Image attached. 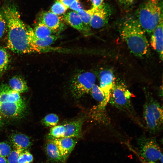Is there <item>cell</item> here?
Instances as JSON below:
<instances>
[{
  "label": "cell",
  "mask_w": 163,
  "mask_h": 163,
  "mask_svg": "<svg viewBox=\"0 0 163 163\" xmlns=\"http://www.w3.org/2000/svg\"><path fill=\"white\" fill-rule=\"evenodd\" d=\"M33 30L35 36L40 39L47 38L54 35L56 32L40 22H39Z\"/></svg>",
  "instance_id": "22"
},
{
  "label": "cell",
  "mask_w": 163,
  "mask_h": 163,
  "mask_svg": "<svg viewBox=\"0 0 163 163\" xmlns=\"http://www.w3.org/2000/svg\"><path fill=\"white\" fill-rule=\"evenodd\" d=\"M39 20V22L44 24L56 32L61 26L59 17L50 11L43 12L40 16Z\"/></svg>",
  "instance_id": "16"
},
{
  "label": "cell",
  "mask_w": 163,
  "mask_h": 163,
  "mask_svg": "<svg viewBox=\"0 0 163 163\" xmlns=\"http://www.w3.org/2000/svg\"><path fill=\"white\" fill-rule=\"evenodd\" d=\"M26 103L19 93L6 84L0 85V121L23 115Z\"/></svg>",
  "instance_id": "4"
},
{
  "label": "cell",
  "mask_w": 163,
  "mask_h": 163,
  "mask_svg": "<svg viewBox=\"0 0 163 163\" xmlns=\"http://www.w3.org/2000/svg\"><path fill=\"white\" fill-rule=\"evenodd\" d=\"M68 8L58 0L52 5L50 11L59 16L64 14Z\"/></svg>",
  "instance_id": "27"
},
{
  "label": "cell",
  "mask_w": 163,
  "mask_h": 163,
  "mask_svg": "<svg viewBox=\"0 0 163 163\" xmlns=\"http://www.w3.org/2000/svg\"><path fill=\"white\" fill-rule=\"evenodd\" d=\"M145 98L149 101L152 110L158 124L162 127L163 109L159 103L151 94L146 90H144Z\"/></svg>",
  "instance_id": "19"
},
{
  "label": "cell",
  "mask_w": 163,
  "mask_h": 163,
  "mask_svg": "<svg viewBox=\"0 0 163 163\" xmlns=\"http://www.w3.org/2000/svg\"><path fill=\"white\" fill-rule=\"evenodd\" d=\"M0 163H8L7 159L0 156Z\"/></svg>",
  "instance_id": "36"
},
{
  "label": "cell",
  "mask_w": 163,
  "mask_h": 163,
  "mask_svg": "<svg viewBox=\"0 0 163 163\" xmlns=\"http://www.w3.org/2000/svg\"><path fill=\"white\" fill-rule=\"evenodd\" d=\"M8 86L11 89L20 93L26 92L28 89L26 82L19 76H14L10 79Z\"/></svg>",
  "instance_id": "21"
},
{
  "label": "cell",
  "mask_w": 163,
  "mask_h": 163,
  "mask_svg": "<svg viewBox=\"0 0 163 163\" xmlns=\"http://www.w3.org/2000/svg\"><path fill=\"white\" fill-rule=\"evenodd\" d=\"M162 0H145L131 15L145 33L152 34L163 19Z\"/></svg>",
  "instance_id": "3"
},
{
  "label": "cell",
  "mask_w": 163,
  "mask_h": 163,
  "mask_svg": "<svg viewBox=\"0 0 163 163\" xmlns=\"http://www.w3.org/2000/svg\"><path fill=\"white\" fill-rule=\"evenodd\" d=\"M150 44L153 49L158 54L160 59H163V19L152 33Z\"/></svg>",
  "instance_id": "13"
},
{
  "label": "cell",
  "mask_w": 163,
  "mask_h": 163,
  "mask_svg": "<svg viewBox=\"0 0 163 163\" xmlns=\"http://www.w3.org/2000/svg\"><path fill=\"white\" fill-rule=\"evenodd\" d=\"M32 154L27 150H24L20 154L18 163H32L33 160Z\"/></svg>",
  "instance_id": "28"
},
{
  "label": "cell",
  "mask_w": 163,
  "mask_h": 163,
  "mask_svg": "<svg viewBox=\"0 0 163 163\" xmlns=\"http://www.w3.org/2000/svg\"><path fill=\"white\" fill-rule=\"evenodd\" d=\"M12 150L11 145L5 142H0V156L6 158L7 157Z\"/></svg>",
  "instance_id": "29"
},
{
  "label": "cell",
  "mask_w": 163,
  "mask_h": 163,
  "mask_svg": "<svg viewBox=\"0 0 163 163\" xmlns=\"http://www.w3.org/2000/svg\"><path fill=\"white\" fill-rule=\"evenodd\" d=\"M9 62V56L7 51L0 47V78L7 70Z\"/></svg>",
  "instance_id": "23"
},
{
  "label": "cell",
  "mask_w": 163,
  "mask_h": 163,
  "mask_svg": "<svg viewBox=\"0 0 163 163\" xmlns=\"http://www.w3.org/2000/svg\"><path fill=\"white\" fill-rule=\"evenodd\" d=\"M94 8V11L90 27L94 29H99L105 26L107 24L111 14L110 6L104 2L100 6Z\"/></svg>",
  "instance_id": "8"
},
{
  "label": "cell",
  "mask_w": 163,
  "mask_h": 163,
  "mask_svg": "<svg viewBox=\"0 0 163 163\" xmlns=\"http://www.w3.org/2000/svg\"><path fill=\"white\" fill-rule=\"evenodd\" d=\"M69 8L76 12L82 9L79 2V0H75L70 5Z\"/></svg>",
  "instance_id": "33"
},
{
  "label": "cell",
  "mask_w": 163,
  "mask_h": 163,
  "mask_svg": "<svg viewBox=\"0 0 163 163\" xmlns=\"http://www.w3.org/2000/svg\"><path fill=\"white\" fill-rule=\"evenodd\" d=\"M69 8L70 5L75 0H58Z\"/></svg>",
  "instance_id": "35"
},
{
  "label": "cell",
  "mask_w": 163,
  "mask_h": 163,
  "mask_svg": "<svg viewBox=\"0 0 163 163\" xmlns=\"http://www.w3.org/2000/svg\"><path fill=\"white\" fill-rule=\"evenodd\" d=\"M99 77V86L108 102L111 91L116 82L114 75L111 70H105L100 72Z\"/></svg>",
  "instance_id": "11"
},
{
  "label": "cell",
  "mask_w": 163,
  "mask_h": 163,
  "mask_svg": "<svg viewBox=\"0 0 163 163\" xmlns=\"http://www.w3.org/2000/svg\"><path fill=\"white\" fill-rule=\"evenodd\" d=\"M90 93L93 97L98 103L97 107L101 109L105 110L106 107L108 102L106 99L105 96L99 86L95 84Z\"/></svg>",
  "instance_id": "20"
},
{
  "label": "cell",
  "mask_w": 163,
  "mask_h": 163,
  "mask_svg": "<svg viewBox=\"0 0 163 163\" xmlns=\"http://www.w3.org/2000/svg\"><path fill=\"white\" fill-rule=\"evenodd\" d=\"M59 120V117L57 115L51 113L44 117L42 120L41 123L46 126L52 127L57 125Z\"/></svg>",
  "instance_id": "26"
},
{
  "label": "cell",
  "mask_w": 163,
  "mask_h": 163,
  "mask_svg": "<svg viewBox=\"0 0 163 163\" xmlns=\"http://www.w3.org/2000/svg\"><path fill=\"white\" fill-rule=\"evenodd\" d=\"M131 96V92L124 84L116 82L108 103L123 112L139 126L144 128L132 105Z\"/></svg>",
  "instance_id": "5"
},
{
  "label": "cell",
  "mask_w": 163,
  "mask_h": 163,
  "mask_svg": "<svg viewBox=\"0 0 163 163\" xmlns=\"http://www.w3.org/2000/svg\"><path fill=\"white\" fill-rule=\"evenodd\" d=\"M93 4V7H98L102 5L105 0H90Z\"/></svg>",
  "instance_id": "34"
},
{
  "label": "cell",
  "mask_w": 163,
  "mask_h": 163,
  "mask_svg": "<svg viewBox=\"0 0 163 163\" xmlns=\"http://www.w3.org/2000/svg\"><path fill=\"white\" fill-rule=\"evenodd\" d=\"M7 27L6 22L3 15L0 5V39L4 34Z\"/></svg>",
  "instance_id": "31"
},
{
  "label": "cell",
  "mask_w": 163,
  "mask_h": 163,
  "mask_svg": "<svg viewBox=\"0 0 163 163\" xmlns=\"http://www.w3.org/2000/svg\"><path fill=\"white\" fill-rule=\"evenodd\" d=\"M120 30L121 37L132 53L140 57L147 54L149 45L145 33L131 16L123 21Z\"/></svg>",
  "instance_id": "2"
},
{
  "label": "cell",
  "mask_w": 163,
  "mask_h": 163,
  "mask_svg": "<svg viewBox=\"0 0 163 163\" xmlns=\"http://www.w3.org/2000/svg\"><path fill=\"white\" fill-rule=\"evenodd\" d=\"M77 139L62 137L51 140L58 148L64 162L73 150L77 142Z\"/></svg>",
  "instance_id": "12"
},
{
  "label": "cell",
  "mask_w": 163,
  "mask_h": 163,
  "mask_svg": "<svg viewBox=\"0 0 163 163\" xmlns=\"http://www.w3.org/2000/svg\"><path fill=\"white\" fill-rule=\"evenodd\" d=\"M27 29L29 43L34 52L43 51L59 37L56 35H53L45 39H39L35 36L32 28L27 26Z\"/></svg>",
  "instance_id": "9"
},
{
  "label": "cell",
  "mask_w": 163,
  "mask_h": 163,
  "mask_svg": "<svg viewBox=\"0 0 163 163\" xmlns=\"http://www.w3.org/2000/svg\"><path fill=\"white\" fill-rule=\"evenodd\" d=\"M139 152L146 161L155 162L161 160L162 163V150L155 137H147L144 135L137 139Z\"/></svg>",
  "instance_id": "7"
},
{
  "label": "cell",
  "mask_w": 163,
  "mask_h": 163,
  "mask_svg": "<svg viewBox=\"0 0 163 163\" xmlns=\"http://www.w3.org/2000/svg\"><path fill=\"white\" fill-rule=\"evenodd\" d=\"M84 120L83 118H79L63 124L65 128L63 137L81 138Z\"/></svg>",
  "instance_id": "14"
},
{
  "label": "cell",
  "mask_w": 163,
  "mask_h": 163,
  "mask_svg": "<svg viewBox=\"0 0 163 163\" xmlns=\"http://www.w3.org/2000/svg\"><path fill=\"white\" fill-rule=\"evenodd\" d=\"M144 163H155V162L152 161H146Z\"/></svg>",
  "instance_id": "37"
},
{
  "label": "cell",
  "mask_w": 163,
  "mask_h": 163,
  "mask_svg": "<svg viewBox=\"0 0 163 163\" xmlns=\"http://www.w3.org/2000/svg\"><path fill=\"white\" fill-rule=\"evenodd\" d=\"M24 150L16 149L12 150L7 159L8 163H18V159L21 153Z\"/></svg>",
  "instance_id": "30"
},
{
  "label": "cell",
  "mask_w": 163,
  "mask_h": 163,
  "mask_svg": "<svg viewBox=\"0 0 163 163\" xmlns=\"http://www.w3.org/2000/svg\"><path fill=\"white\" fill-rule=\"evenodd\" d=\"M136 0H117L120 6L124 9L129 8L133 5Z\"/></svg>",
  "instance_id": "32"
},
{
  "label": "cell",
  "mask_w": 163,
  "mask_h": 163,
  "mask_svg": "<svg viewBox=\"0 0 163 163\" xmlns=\"http://www.w3.org/2000/svg\"><path fill=\"white\" fill-rule=\"evenodd\" d=\"M96 80V75L91 72H84L75 75L69 84V89L72 96L78 99L90 93L95 84Z\"/></svg>",
  "instance_id": "6"
},
{
  "label": "cell",
  "mask_w": 163,
  "mask_h": 163,
  "mask_svg": "<svg viewBox=\"0 0 163 163\" xmlns=\"http://www.w3.org/2000/svg\"><path fill=\"white\" fill-rule=\"evenodd\" d=\"M1 9L8 28V48L17 53L34 52L29 43L27 26L21 20L16 6L7 4Z\"/></svg>",
  "instance_id": "1"
},
{
  "label": "cell",
  "mask_w": 163,
  "mask_h": 163,
  "mask_svg": "<svg viewBox=\"0 0 163 163\" xmlns=\"http://www.w3.org/2000/svg\"><path fill=\"white\" fill-rule=\"evenodd\" d=\"M65 128L63 124L51 127L46 136L47 140L64 137Z\"/></svg>",
  "instance_id": "24"
},
{
  "label": "cell",
  "mask_w": 163,
  "mask_h": 163,
  "mask_svg": "<svg viewBox=\"0 0 163 163\" xmlns=\"http://www.w3.org/2000/svg\"><path fill=\"white\" fill-rule=\"evenodd\" d=\"M44 149L45 154L50 161L64 162L58 148L51 140H47L45 145Z\"/></svg>",
  "instance_id": "18"
},
{
  "label": "cell",
  "mask_w": 163,
  "mask_h": 163,
  "mask_svg": "<svg viewBox=\"0 0 163 163\" xmlns=\"http://www.w3.org/2000/svg\"><path fill=\"white\" fill-rule=\"evenodd\" d=\"M63 19L72 27L81 32L87 33L89 30L76 12L72 11L67 12L64 14Z\"/></svg>",
  "instance_id": "15"
},
{
  "label": "cell",
  "mask_w": 163,
  "mask_h": 163,
  "mask_svg": "<svg viewBox=\"0 0 163 163\" xmlns=\"http://www.w3.org/2000/svg\"><path fill=\"white\" fill-rule=\"evenodd\" d=\"M143 107V117L147 129L149 133L155 134L162 130V127L157 122L148 100L145 99Z\"/></svg>",
  "instance_id": "10"
},
{
  "label": "cell",
  "mask_w": 163,
  "mask_h": 163,
  "mask_svg": "<svg viewBox=\"0 0 163 163\" xmlns=\"http://www.w3.org/2000/svg\"><path fill=\"white\" fill-rule=\"evenodd\" d=\"M94 11V8L93 7L87 10L82 9L76 12L80 16L85 25L89 29Z\"/></svg>",
  "instance_id": "25"
},
{
  "label": "cell",
  "mask_w": 163,
  "mask_h": 163,
  "mask_svg": "<svg viewBox=\"0 0 163 163\" xmlns=\"http://www.w3.org/2000/svg\"><path fill=\"white\" fill-rule=\"evenodd\" d=\"M9 139L14 149H19L25 150L29 148L32 145L29 137L21 133L11 134L10 136Z\"/></svg>",
  "instance_id": "17"
}]
</instances>
